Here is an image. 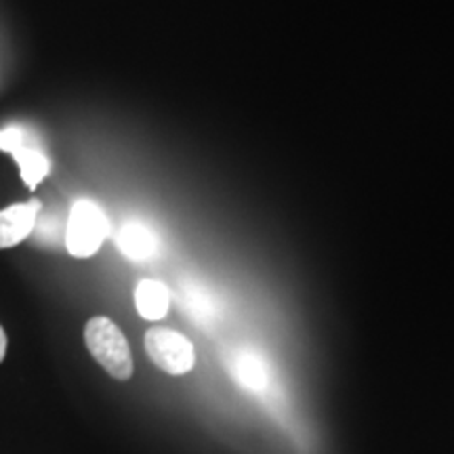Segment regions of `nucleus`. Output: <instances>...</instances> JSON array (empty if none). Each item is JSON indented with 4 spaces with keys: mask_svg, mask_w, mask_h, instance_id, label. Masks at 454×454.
I'll use <instances>...</instances> for the list:
<instances>
[{
    "mask_svg": "<svg viewBox=\"0 0 454 454\" xmlns=\"http://www.w3.org/2000/svg\"><path fill=\"white\" fill-rule=\"evenodd\" d=\"M84 340L90 356L106 368L118 381H129L133 377V354L129 340L110 317L95 316L84 326Z\"/></svg>",
    "mask_w": 454,
    "mask_h": 454,
    "instance_id": "1",
    "label": "nucleus"
},
{
    "mask_svg": "<svg viewBox=\"0 0 454 454\" xmlns=\"http://www.w3.org/2000/svg\"><path fill=\"white\" fill-rule=\"evenodd\" d=\"M110 223L104 208L93 200H76L70 208L66 225V248L72 257L89 259L104 244Z\"/></svg>",
    "mask_w": 454,
    "mask_h": 454,
    "instance_id": "2",
    "label": "nucleus"
},
{
    "mask_svg": "<svg viewBox=\"0 0 454 454\" xmlns=\"http://www.w3.org/2000/svg\"><path fill=\"white\" fill-rule=\"evenodd\" d=\"M145 351L150 360L168 374H185L196 364L192 340L170 328H150L145 333Z\"/></svg>",
    "mask_w": 454,
    "mask_h": 454,
    "instance_id": "3",
    "label": "nucleus"
},
{
    "mask_svg": "<svg viewBox=\"0 0 454 454\" xmlns=\"http://www.w3.org/2000/svg\"><path fill=\"white\" fill-rule=\"evenodd\" d=\"M41 202L30 200L24 204H11L0 211V251L21 244L36 227Z\"/></svg>",
    "mask_w": 454,
    "mask_h": 454,
    "instance_id": "4",
    "label": "nucleus"
},
{
    "mask_svg": "<svg viewBox=\"0 0 454 454\" xmlns=\"http://www.w3.org/2000/svg\"><path fill=\"white\" fill-rule=\"evenodd\" d=\"M135 308L144 320H162L170 308V291L167 284L152 280V278L141 280L135 288Z\"/></svg>",
    "mask_w": 454,
    "mask_h": 454,
    "instance_id": "5",
    "label": "nucleus"
},
{
    "mask_svg": "<svg viewBox=\"0 0 454 454\" xmlns=\"http://www.w3.org/2000/svg\"><path fill=\"white\" fill-rule=\"evenodd\" d=\"M118 248H121L124 257L133 261H147L156 254L158 240L150 227L139 223V221H129L118 234Z\"/></svg>",
    "mask_w": 454,
    "mask_h": 454,
    "instance_id": "6",
    "label": "nucleus"
},
{
    "mask_svg": "<svg viewBox=\"0 0 454 454\" xmlns=\"http://www.w3.org/2000/svg\"><path fill=\"white\" fill-rule=\"evenodd\" d=\"M230 372L242 387L251 391H263L268 387L270 374L263 360L253 351H238L234 360L230 362Z\"/></svg>",
    "mask_w": 454,
    "mask_h": 454,
    "instance_id": "7",
    "label": "nucleus"
},
{
    "mask_svg": "<svg viewBox=\"0 0 454 454\" xmlns=\"http://www.w3.org/2000/svg\"><path fill=\"white\" fill-rule=\"evenodd\" d=\"M11 156H13L15 162L20 164L21 179H24L27 190L32 192L36 190V187L44 181V177L51 173L49 158L44 156L41 150H36V147H30L27 144H24L17 147V150L11 152Z\"/></svg>",
    "mask_w": 454,
    "mask_h": 454,
    "instance_id": "8",
    "label": "nucleus"
},
{
    "mask_svg": "<svg viewBox=\"0 0 454 454\" xmlns=\"http://www.w3.org/2000/svg\"><path fill=\"white\" fill-rule=\"evenodd\" d=\"M26 144V133L24 129L21 127H4L3 130H0V152H7V154H11V152L17 150L20 145Z\"/></svg>",
    "mask_w": 454,
    "mask_h": 454,
    "instance_id": "9",
    "label": "nucleus"
},
{
    "mask_svg": "<svg viewBox=\"0 0 454 454\" xmlns=\"http://www.w3.org/2000/svg\"><path fill=\"white\" fill-rule=\"evenodd\" d=\"M4 356H7V334H4L3 326H0V362L4 360Z\"/></svg>",
    "mask_w": 454,
    "mask_h": 454,
    "instance_id": "10",
    "label": "nucleus"
}]
</instances>
